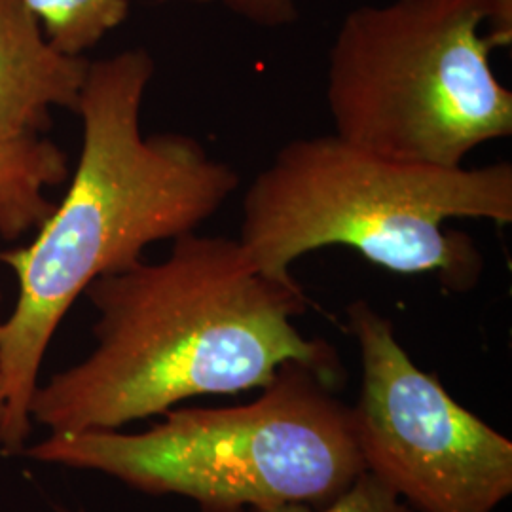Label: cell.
<instances>
[{
	"label": "cell",
	"instance_id": "6da1fadb",
	"mask_svg": "<svg viewBox=\"0 0 512 512\" xmlns=\"http://www.w3.org/2000/svg\"><path fill=\"white\" fill-rule=\"evenodd\" d=\"M84 294L99 313L95 349L31 401V421L52 435L114 431L192 397L264 389L287 361L342 374L334 348L294 325L310 308L302 285L262 274L239 239L186 234L164 260L101 275Z\"/></svg>",
	"mask_w": 512,
	"mask_h": 512
},
{
	"label": "cell",
	"instance_id": "7a4b0ae2",
	"mask_svg": "<svg viewBox=\"0 0 512 512\" xmlns=\"http://www.w3.org/2000/svg\"><path fill=\"white\" fill-rule=\"evenodd\" d=\"M147 50L90 63L78 97L82 152L63 202L27 245L0 253L18 275L14 311L0 325V444L21 452L31 433L38 370L74 300L101 275L143 260L217 215L239 188L234 167L194 137H145L141 109L154 76Z\"/></svg>",
	"mask_w": 512,
	"mask_h": 512
},
{
	"label": "cell",
	"instance_id": "3957f363",
	"mask_svg": "<svg viewBox=\"0 0 512 512\" xmlns=\"http://www.w3.org/2000/svg\"><path fill=\"white\" fill-rule=\"evenodd\" d=\"M452 219L512 222V165L406 164L338 135L293 139L249 184L239 243L268 277L293 283L294 262L342 245L393 274L437 275L467 293L484 272L475 239Z\"/></svg>",
	"mask_w": 512,
	"mask_h": 512
},
{
	"label": "cell",
	"instance_id": "277c9868",
	"mask_svg": "<svg viewBox=\"0 0 512 512\" xmlns=\"http://www.w3.org/2000/svg\"><path fill=\"white\" fill-rule=\"evenodd\" d=\"M342 374L287 361L253 403L177 408L148 431L50 435L29 458L99 471L150 495H181L202 512L325 505L365 473Z\"/></svg>",
	"mask_w": 512,
	"mask_h": 512
},
{
	"label": "cell",
	"instance_id": "5b68a950",
	"mask_svg": "<svg viewBox=\"0 0 512 512\" xmlns=\"http://www.w3.org/2000/svg\"><path fill=\"white\" fill-rule=\"evenodd\" d=\"M494 0H391L351 10L329 52L334 135L406 164L459 167L512 133V92L482 27Z\"/></svg>",
	"mask_w": 512,
	"mask_h": 512
},
{
	"label": "cell",
	"instance_id": "8992f818",
	"mask_svg": "<svg viewBox=\"0 0 512 512\" xmlns=\"http://www.w3.org/2000/svg\"><path fill=\"white\" fill-rule=\"evenodd\" d=\"M363 382L351 406L365 471L414 512H494L512 494V442L404 351L366 300L348 306Z\"/></svg>",
	"mask_w": 512,
	"mask_h": 512
},
{
	"label": "cell",
	"instance_id": "52a82bcc",
	"mask_svg": "<svg viewBox=\"0 0 512 512\" xmlns=\"http://www.w3.org/2000/svg\"><path fill=\"white\" fill-rule=\"evenodd\" d=\"M90 61L57 52L23 0H0V133L40 135L76 110Z\"/></svg>",
	"mask_w": 512,
	"mask_h": 512
},
{
	"label": "cell",
	"instance_id": "ba28073f",
	"mask_svg": "<svg viewBox=\"0 0 512 512\" xmlns=\"http://www.w3.org/2000/svg\"><path fill=\"white\" fill-rule=\"evenodd\" d=\"M63 148L40 135L0 133V236L18 239L52 217L55 203L46 188L69 179Z\"/></svg>",
	"mask_w": 512,
	"mask_h": 512
},
{
	"label": "cell",
	"instance_id": "9c48e42d",
	"mask_svg": "<svg viewBox=\"0 0 512 512\" xmlns=\"http://www.w3.org/2000/svg\"><path fill=\"white\" fill-rule=\"evenodd\" d=\"M57 52L84 57L129 14V0H23ZM205 4L211 0H181Z\"/></svg>",
	"mask_w": 512,
	"mask_h": 512
},
{
	"label": "cell",
	"instance_id": "30bf717a",
	"mask_svg": "<svg viewBox=\"0 0 512 512\" xmlns=\"http://www.w3.org/2000/svg\"><path fill=\"white\" fill-rule=\"evenodd\" d=\"M253 512H414L399 495L372 473H361L344 494L325 505L313 507L302 503L275 505Z\"/></svg>",
	"mask_w": 512,
	"mask_h": 512
},
{
	"label": "cell",
	"instance_id": "8fae6325",
	"mask_svg": "<svg viewBox=\"0 0 512 512\" xmlns=\"http://www.w3.org/2000/svg\"><path fill=\"white\" fill-rule=\"evenodd\" d=\"M222 4L238 18L266 29L287 27L298 19L296 0H222Z\"/></svg>",
	"mask_w": 512,
	"mask_h": 512
},
{
	"label": "cell",
	"instance_id": "7c38bea8",
	"mask_svg": "<svg viewBox=\"0 0 512 512\" xmlns=\"http://www.w3.org/2000/svg\"><path fill=\"white\" fill-rule=\"evenodd\" d=\"M2 416H4V397H2V391H0V421H2Z\"/></svg>",
	"mask_w": 512,
	"mask_h": 512
},
{
	"label": "cell",
	"instance_id": "4fadbf2b",
	"mask_svg": "<svg viewBox=\"0 0 512 512\" xmlns=\"http://www.w3.org/2000/svg\"><path fill=\"white\" fill-rule=\"evenodd\" d=\"M0 308H2V291H0ZM0 325H2V317H0Z\"/></svg>",
	"mask_w": 512,
	"mask_h": 512
}]
</instances>
